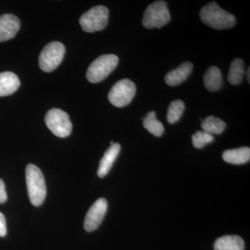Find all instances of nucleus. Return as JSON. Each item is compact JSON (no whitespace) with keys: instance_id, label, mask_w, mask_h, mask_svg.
Returning a JSON list of instances; mask_svg holds the SVG:
<instances>
[{"instance_id":"f257e3e1","label":"nucleus","mask_w":250,"mask_h":250,"mask_svg":"<svg viewBox=\"0 0 250 250\" xmlns=\"http://www.w3.org/2000/svg\"><path fill=\"white\" fill-rule=\"evenodd\" d=\"M202 22L215 29H226L236 24V17L220 8L215 1L202 8L200 13Z\"/></svg>"},{"instance_id":"a211bd4d","label":"nucleus","mask_w":250,"mask_h":250,"mask_svg":"<svg viewBox=\"0 0 250 250\" xmlns=\"http://www.w3.org/2000/svg\"><path fill=\"white\" fill-rule=\"evenodd\" d=\"M202 128L203 131L213 136V134H222L226 128V123L220 118L210 116L203 120Z\"/></svg>"},{"instance_id":"ddd939ff","label":"nucleus","mask_w":250,"mask_h":250,"mask_svg":"<svg viewBox=\"0 0 250 250\" xmlns=\"http://www.w3.org/2000/svg\"><path fill=\"white\" fill-rule=\"evenodd\" d=\"M21 82L17 75L11 72L0 73V97L12 95L19 88Z\"/></svg>"},{"instance_id":"f8f14e48","label":"nucleus","mask_w":250,"mask_h":250,"mask_svg":"<svg viewBox=\"0 0 250 250\" xmlns=\"http://www.w3.org/2000/svg\"><path fill=\"white\" fill-rule=\"evenodd\" d=\"M193 65L190 62H185L172 71L169 72L165 77V82L170 86H176L187 80L191 74Z\"/></svg>"},{"instance_id":"f3484780","label":"nucleus","mask_w":250,"mask_h":250,"mask_svg":"<svg viewBox=\"0 0 250 250\" xmlns=\"http://www.w3.org/2000/svg\"><path fill=\"white\" fill-rule=\"evenodd\" d=\"M245 75L244 62L241 59H235L230 65L228 75V82L231 84H240Z\"/></svg>"},{"instance_id":"7ed1b4c3","label":"nucleus","mask_w":250,"mask_h":250,"mask_svg":"<svg viewBox=\"0 0 250 250\" xmlns=\"http://www.w3.org/2000/svg\"><path fill=\"white\" fill-rule=\"evenodd\" d=\"M119 59L115 54H104L95 59L86 72L88 82L96 83L104 80L118 65Z\"/></svg>"},{"instance_id":"4468645a","label":"nucleus","mask_w":250,"mask_h":250,"mask_svg":"<svg viewBox=\"0 0 250 250\" xmlns=\"http://www.w3.org/2000/svg\"><path fill=\"white\" fill-rule=\"evenodd\" d=\"M213 248L214 250H244L245 243L240 236L229 235L218 238Z\"/></svg>"},{"instance_id":"412c9836","label":"nucleus","mask_w":250,"mask_h":250,"mask_svg":"<svg viewBox=\"0 0 250 250\" xmlns=\"http://www.w3.org/2000/svg\"><path fill=\"white\" fill-rule=\"evenodd\" d=\"M214 137L213 135L208 134L205 131H197L192 136V142L194 147L197 149H201L206 145L213 142Z\"/></svg>"},{"instance_id":"aec40b11","label":"nucleus","mask_w":250,"mask_h":250,"mask_svg":"<svg viewBox=\"0 0 250 250\" xmlns=\"http://www.w3.org/2000/svg\"><path fill=\"white\" fill-rule=\"evenodd\" d=\"M185 109V104L182 100L172 102L167 110V120L170 124H174L179 121Z\"/></svg>"},{"instance_id":"5701e85b","label":"nucleus","mask_w":250,"mask_h":250,"mask_svg":"<svg viewBox=\"0 0 250 250\" xmlns=\"http://www.w3.org/2000/svg\"><path fill=\"white\" fill-rule=\"evenodd\" d=\"M7 200V194L5 189L4 181L0 179V204L4 203Z\"/></svg>"},{"instance_id":"423d86ee","label":"nucleus","mask_w":250,"mask_h":250,"mask_svg":"<svg viewBox=\"0 0 250 250\" xmlns=\"http://www.w3.org/2000/svg\"><path fill=\"white\" fill-rule=\"evenodd\" d=\"M65 52V46L62 42L58 41L49 42L39 56V67L44 72L53 71L60 65Z\"/></svg>"},{"instance_id":"2eb2a0df","label":"nucleus","mask_w":250,"mask_h":250,"mask_svg":"<svg viewBox=\"0 0 250 250\" xmlns=\"http://www.w3.org/2000/svg\"><path fill=\"white\" fill-rule=\"evenodd\" d=\"M223 160L229 164L240 165L246 164L250 159V149L248 147L228 149L223 154Z\"/></svg>"},{"instance_id":"4be33fe9","label":"nucleus","mask_w":250,"mask_h":250,"mask_svg":"<svg viewBox=\"0 0 250 250\" xmlns=\"http://www.w3.org/2000/svg\"><path fill=\"white\" fill-rule=\"evenodd\" d=\"M7 230H6V219L2 213L0 212V237L6 236Z\"/></svg>"},{"instance_id":"1a4fd4ad","label":"nucleus","mask_w":250,"mask_h":250,"mask_svg":"<svg viewBox=\"0 0 250 250\" xmlns=\"http://www.w3.org/2000/svg\"><path fill=\"white\" fill-rule=\"evenodd\" d=\"M107 208V201L103 197L98 199L90 207L89 210L87 212L84 220L85 231L90 232L99 228L106 215Z\"/></svg>"},{"instance_id":"f03ea898","label":"nucleus","mask_w":250,"mask_h":250,"mask_svg":"<svg viewBox=\"0 0 250 250\" xmlns=\"http://www.w3.org/2000/svg\"><path fill=\"white\" fill-rule=\"evenodd\" d=\"M26 182L31 203L35 207H39L45 200L47 188L43 174L34 164H29L27 166Z\"/></svg>"},{"instance_id":"0eeeda50","label":"nucleus","mask_w":250,"mask_h":250,"mask_svg":"<svg viewBox=\"0 0 250 250\" xmlns=\"http://www.w3.org/2000/svg\"><path fill=\"white\" fill-rule=\"evenodd\" d=\"M46 125L55 136L60 138L68 136L71 133L72 124L68 114L59 108L49 110L45 118Z\"/></svg>"},{"instance_id":"6ab92c4d","label":"nucleus","mask_w":250,"mask_h":250,"mask_svg":"<svg viewBox=\"0 0 250 250\" xmlns=\"http://www.w3.org/2000/svg\"><path fill=\"white\" fill-rule=\"evenodd\" d=\"M143 126L149 132L154 136H162L164 132V127L162 123L156 118V113L150 111L147 113L146 118H143Z\"/></svg>"},{"instance_id":"39448f33","label":"nucleus","mask_w":250,"mask_h":250,"mask_svg":"<svg viewBox=\"0 0 250 250\" xmlns=\"http://www.w3.org/2000/svg\"><path fill=\"white\" fill-rule=\"evenodd\" d=\"M108 16L109 11L106 6H94L81 16L80 24L85 32L102 31L107 25Z\"/></svg>"},{"instance_id":"b1692460","label":"nucleus","mask_w":250,"mask_h":250,"mask_svg":"<svg viewBox=\"0 0 250 250\" xmlns=\"http://www.w3.org/2000/svg\"><path fill=\"white\" fill-rule=\"evenodd\" d=\"M250 68L248 67V71H247V78H248V82L250 83Z\"/></svg>"},{"instance_id":"9b49d317","label":"nucleus","mask_w":250,"mask_h":250,"mask_svg":"<svg viewBox=\"0 0 250 250\" xmlns=\"http://www.w3.org/2000/svg\"><path fill=\"white\" fill-rule=\"evenodd\" d=\"M121 149V146L119 143H113L108 148L100 162L98 170L99 177H104L108 173L117 157L119 155Z\"/></svg>"},{"instance_id":"6e6552de","label":"nucleus","mask_w":250,"mask_h":250,"mask_svg":"<svg viewBox=\"0 0 250 250\" xmlns=\"http://www.w3.org/2000/svg\"><path fill=\"white\" fill-rule=\"evenodd\" d=\"M136 88L131 80H122L113 85L108 94L110 103L116 107H123L131 103L136 95Z\"/></svg>"},{"instance_id":"20e7f679","label":"nucleus","mask_w":250,"mask_h":250,"mask_svg":"<svg viewBox=\"0 0 250 250\" xmlns=\"http://www.w3.org/2000/svg\"><path fill=\"white\" fill-rule=\"evenodd\" d=\"M170 19L167 3L164 1H156L147 6L143 15L142 23L143 27L147 29H160L170 22Z\"/></svg>"},{"instance_id":"9d476101","label":"nucleus","mask_w":250,"mask_h":250,"mask_svg":"<svg viewBox=\"0 0 250 250\" xmlns=\"http://www.w3.org/2000/svg\"><path fill=\"white\" fill-rule=\"evenodd\" d=\"M21 27V21L13 14L0 16V42L9 41L17 34Z\"/></svg>"},{"instance_id":"dca6fc26","label":"nucleus","mask_w":250,"mask_h":250,"mask_svg":"<svg viewBox=\"0 0 250 250\" xmlns=\"http://www.w3.org/2000/svg\"><path fill=\"white\" fill-rule=\"evenodd\" d=\"M223 79L221 71L218 67H210L204 76V83L206 88L209 91H217L223 85Z\"/></svg>"}]
</instances>
